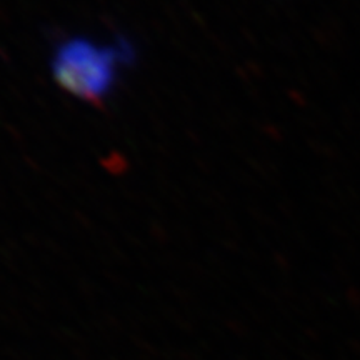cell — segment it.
Segmentation results:
<instances>
[{
	"label": "cell",
	"instance_id": "6da1fadb",
	"mask_svg": "<svg viewBox=\"0 0 360 360\" xmlns=\"http://www.w3.org/2000/svg\"><path fill=\"white\" fill-rule=\"evenodd\" d=\"M132 60L134 45L125 39L101 45L85 37H72L57 45L51 69L53 80L64 92L98 105L114 89L119 67L132 64Z\"/></svg>",
	"mask_w": 360,
	"mask_h": 360
}]
</instances>
